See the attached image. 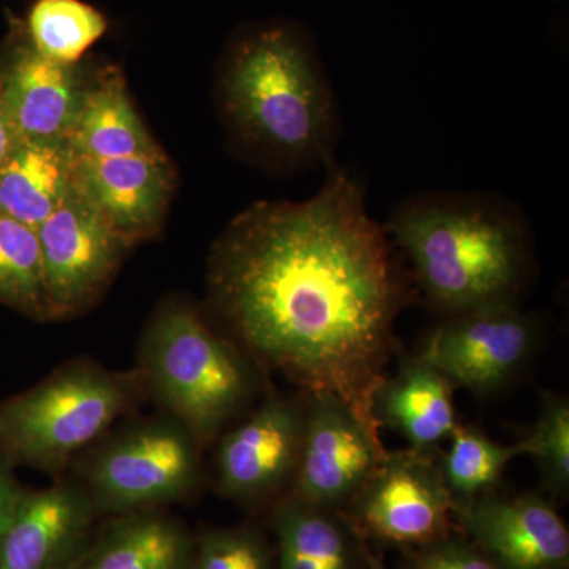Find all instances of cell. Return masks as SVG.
Instances as JSON below:
<instances>
[{
    "label": "cell",
    "mask_w": 569,
    "mask_h": 569,
    "mask_svg": "<svg viewBox=\"0 0 569 569\" xmlns=\"http://www.w3.org/2000/svg\"><path fill=\"white\" fill-rule=\"evenodd\" d=\"M208 290L253 361L307 396L336 397L380 438L373 399L388 378L407 280L343 168L329 164L309 200L239 213L209 254Z\"/></svg>",
    "instance_id": "1"
},
{
    "label": "cell",
    "mask_w": 569,
    "mask_h": 569,
    "mask_svg": "<svg viewBox=\"0 0 569 569\" xmlns=\"http://www.w3.org/2000/svg\"><path fill=\"white\" fill-rule=\"evenodd\" d=\"M427 301L451 316L516 305L531 269V238L511 201L427 192L397 206L387 227Z\"/></svg>",
    "instance_id": "2"
},
{
    "label": "cell",
    "mask_w": 569,
    "mask_h": 569,
    "mask_svg": "<svg viewBox=\"0 0 569 569\" xmlns=\"http://www.w3.org/2000/svg\"><path fill=\"white\" fill-rule=\"evenodd\" d=\"M219 93L231 132L264 162L291 170L335 163V92L301 26L271 21L236 36Z\"/></svg>",
    "instance_id": "3"
},
{
    "label": "cell",
    "mask_w": 569,
    "mask_h": 569,
    "mask_svg": "<svg viewBox=\"0 0 569 569\" xmlns=\"http://www.w3.org/2000/svg\"><path fill=\"white\" fill-rule=\"evenodd\" d=\"M252 361L217 335L192 305L167 298L142 329L134 369L146 397L204 447L253 399L258 377Z\"/></svg>",
    "instance_id": "4"
},
{
    "label": "cell",
    "mask_w": 569,
    "mask_h": 569,
    "mask_svg": "<svg viewBox=\"0 0 569 569\" xmlns=\"http://www.w3.org/2000/svg\"><path fill=\"white\" fill-rule=\"evenodd\" d=\"M144 397L137 369L73 359L0 402V456L14 468L59 477Z\"/></svg>",
    "instance_id": "5"
},
{
    "label": "cell",
    "mask_w": 569,
    "mask_h": 569,
    "mask_svg": "<svg viewBox=\"0 0 569 569\" xmlns=\"http://www.w3.org/2000/svg\"><path fill=\"white\" fill-rule=\"evenodd\" d=\"M201 445L178 419H138L110 430L74 460V479L96 515L151 511L192 496Z\"/></svg>",
    "instance_id": "6"
},
{
    "label": "cell",
    "mask_w": 569,
    "mask_h": 569,
    "mask_svg": "<svg viewBox=\"0 0 569 569\" xmlns=\"http://www.w3.org/2000/svg\"><path fill=\"white\" fill-rule=\"evenodd\" d=\"M37 234L51 320L91 309L132 250L77 183Z\"/></svg>",
    "instance_id": "7"
},
{
    "label": "cell",
    "mask_w": 569,
    "mask_h": 569,
    "mask_svg": "<svg viewBox=\"0 0 569 569\" xmlns=\"http://www.w3.org/2000/svg\"><path fill=\"white\" fill-rule=\"evenodd\" d=\"M358 531L399 546H422L449 537L452 501L432 455L388 452L351 500Z\"/></svg>",
    "instance_id": "8"
},
{
    "label": "cell",
    "mask_w": 569,
    "mask_h": 569,
    "mask_svg": "<svg viewBox=\"0 0 569 569\" xmlns=\"http://www.w3.org/2000/svg\"><path fill=\"white\" fill-rule=\"evenodd\" d=\"M387 455L380 438L370 436L346 403L332 396H307L290 497L339 511L365 488Z\"/></svg>",
    "instance_id": "9"
},
{
    "label": "cell",
    "mask_w": 569,
    "mask_h": 569,
    "mask_svg": "<svg viewBox=\"0 0 569 569\" xmlns=\"http://www.w3.org/2000/svg\"><path fill=\"white\" fill-rule=\"evenodd\" d=\"M535 339L537 325L518 306L482 307L449 317L419 356L455 387L488 392L522 366Z\"/></svg>",
    "instance_id": "10"
},
{
    "label": "cell",
    "mask_w": 569,
    "mask_h": 569,
    "mask_svg": "<svg viewBox=\"0 0 569 569\" xmlns=\"http://www.w3.org/2000/svg\"><path fill=\"white\" fill-rule=\"evenodd\" d=\"M306 402L269 397L224 433L216 456L217 489L238 501L274 496L293 481L305 433Z\"/></svg>",
    "instance_id": "11"
},
{
    "label": "cell",
    "mask_w": 569,
    "mask_h": 569,
    "mask_svg": "<svg viewBox=\"0 0 569 569\" xmlns=\"http://www.w3.org/2000/svg\"><path fill=\"white\" fill-rule=\"evenodd\" d=\"M88 74L41 56L18 26L0 58V107L18 141L69 142Z\"/></svg>",
    "instance_id": "12"
},
{
    "label": "cell",
    "mask_w": 569,
    "mask_h": 569,
    "mask_svg": "<svg viewBox=\"0 0 569 569\" xmlns=\"http://www.w3.org/2000/svg\"><path fill=\"white\" fill-rule=\"evenodd\" d=\"M452 516L497 569H567L569 533L546 498L479 497Z\"/></svg>",
    "instance_id": "13"
},
{
    "label": "cell",
    "mask_w": 569,
    "mask_h": 569,
    "mask_svg": "<svg viewBox=\"0 0 569 569\" xmlns=\"http://www.w3.org/2000/svg\"><path fill=\"white\" fill-rule=\"evenodd\" d=\"M74 183L134 247L162 230L176 189V171L164 152L116 159L74 153Z\"/></svg>",
    "instance_id": "14"
},
{
    "label": "cell",
    "mask_w": 569,
    "mask_h": 569,
    "mask_svg": "<svg viewBox=\"0 0 569 569\" xmlns=\"http://www.w3.org/2000/svg\"><path fill=\"white\" fill-rule=\"evenodd\" d=\"M96 516L74 478L24 489L0 542V569H70L88 542Z\"/></svg>",
    "instance_id": "15"
},
{
    "label": "cell",
    "mask_w": 569,
    "mask_h": 569,
    "mask_svg": "<svg viewBox=\"0 0 569 569\" xmlns=\"http://www.w3.org/2000/svg\"><path fill=\"white\" fill-rule=\"evenodd\" d=\"M455 385L421 356L407 359L373 399L378 427L406 437L411 451L432 455L455 432Z\"/></svg>",
    "instance_id": "16"
},
{
    "label": "cell",
    "mask_w": 569,
    "mask_h": 569,
    "mask_svg": "<svg viewBox=\"0 0 569 569\" xmlns=\"http://www.w3.org/2000/svg\"><path fill=\"white\" fill-rule=\"evenodd\" d=\"M77 156L91 159L156 156L164 152L144 126L121 71L107 69L89 77L70 134Z\"/></svg>",
    "instance_id": "17"
},
{
    "label": "cell",
    "mask_w": 569,
    "mask_h": 569,
    "mask_svg": "<svg viewBox=\"0 0 569 569\" xmlns=\"http://www.w3.org/2000/svg\"><path fill=\"white\" fill-rule=\"evenodd\" d=\"M193 550L178 520L151 509L118 516L70 569H192Z\"/></svg>",
    "instance_id": "18"
},
{
    "label": "cell",
    "mask_w": 569,
    "mask_h": 569,
    "mask_svg": "<svg viewBox=\"0 0 569 569\" xmlns=\"http://www.w3.org/2000/svg\"><path fill=\"white\" fill-rule=\"evenodd\" d=\"M277 569H367L369 553L351 520L287 497L277 505Z\"/></svg>",
    "instance_id": "19"
},
{
    "label": "cell",
    "mask_w": 569,
    "mask_h": 569,
    "mask_svg": "<svg viewBox=\"0 0 569 569\" xmlns=\"http://www.w3.org/2000/svg\"><path fill=\"white\" fill-rule=\"evenodd\" d=\"M73 186L70 142L20 140L0 168V209L37 230Z\"/></svg>",
    "instance_id": "20"
},
{
    "label": "cell",
    "mask_w": 569,
    "mask_h": 569,
    "mask_svg": "<svg viewBox=\"0 0 569 569\" xmlns=\"http://www.w3.org/2000/svg\"><path fill=\"white\" fill-rule=\"evenodd\" d=\"M29 43L44 58L63 66H80L108 31L102 11L82 0H36L24 22Z\"/></svg>",
    "instance_id": "21"
},
{
    "label": "cell",
    "mask_w": 569,
    "mask_h": 569,
    "mask_svg": "<svg viewBox=\"0 0 569 569\" xmlns=\"http://www.w3.org/2000/svg\"><path fill=\"white\" fill-rule=\"evenodd\" d=\"M0 305L33 320H51L36 228L0 209Z\"/></svg>",
    "instance_id": "22"
},
{
    "label": "cell",
    "mask_w": 569,
    "mask_h": 569,
    "mask_svg": "<svg viewBox=\"0 0 569 569\" xmlns=\"http://www.w3.org/2000/svg\"><path fill=\"white\" fill-rule=\"evenodd\" d=\"M451 447L441 458L440 473L455 505L488 496L509 462L523 456L522 445H500L475 427L456 426Z\"/></svg>",
    "instance_id": "23"
},
{
    "label": "cell",
    "mask_w": 569,
    "mask_h": 569,
    "mask_svg": "<svg viewBox=\"0 0 569 569\" xmlns=\"http://www.w3.org/2000/svg\"><path fill=\"white\" fill-rule=\"evenodd\" d=\"M523 455L537 462L546 488L567 493L569 488V402L567 397L545 392L533 427L519 441Z\"/></svg>",
    "instance_id": "24"
},
{
    "label": "cell",
    "mask_w": 569,
    "mask_h": 569,
    "mask_svg": "<svg viewBox=\"0 0 569 569\" xmlns=\"http://www.w3.org/2000/svg\"><path fill=\"white\" fill-rule=\"evenodd\" d=\"M192 569H274V557L250 527L212 530L194 545Z\"/></svg>",
    "instance_id": "25"
},
{
    "label": "cell",
    "mask_w": 569,
    "mask_h": 569,
    "mask_svg": "<svg viewBox=\"0 0 569 569\" xmlns=\"http://www.w3.org/2000/svg\"><path fill=\"white\" fill-rule=\"evenodd\" d=\"M408 569H497L475 545L447 537L422 546Z\"/></svg>",
    "instance_id": "26"
},
{
    "label": "cell",
    "mask_w": 569,
    "mask_h": 569,
    "mask_svg": "<svg viewBox=\"0 0 569 569\" xmlns=\"http://www.w3.org/2000/svg\"><path fill=\"white\" fill-rule=\"evenodd\" d=\"M22 492L24 489L14 477V467L3 456H0V542L9 530Z\"/></svg>",
    "instance_id": "27"
},
{
    "label": "cell",
    "mask_w": 569,
    "mask_h": 569,
    "mask_svg": "<svg viewBox=\"0 0 569 569\" xmlns=\"http://www.w3.org/2000/svg\"><path fill=\"white\" fill-rule=\"evenodd\" d=\"M17 142V134L11 130L10 123L7 121L6 114H3L2 107H0V168L9 159Z\"/></svg>",
    "instance_id": "28"
},
{
    "label": "cell",
    "mask_w": 569,
    "mask_h": 569,
    "mask_svg": "<svg viewBox=\"0 0 569 569\" xmlns=\"http://www.w3.org/2000/svg\"><path fill=\"white\" fill-rule=\"evenodd\" d=\"M367 569H385V567L380 563V561H377L373 559V557H370L369 567H367Z\"/></svg>",
    "instance_id": "29"
}]
</instances>
